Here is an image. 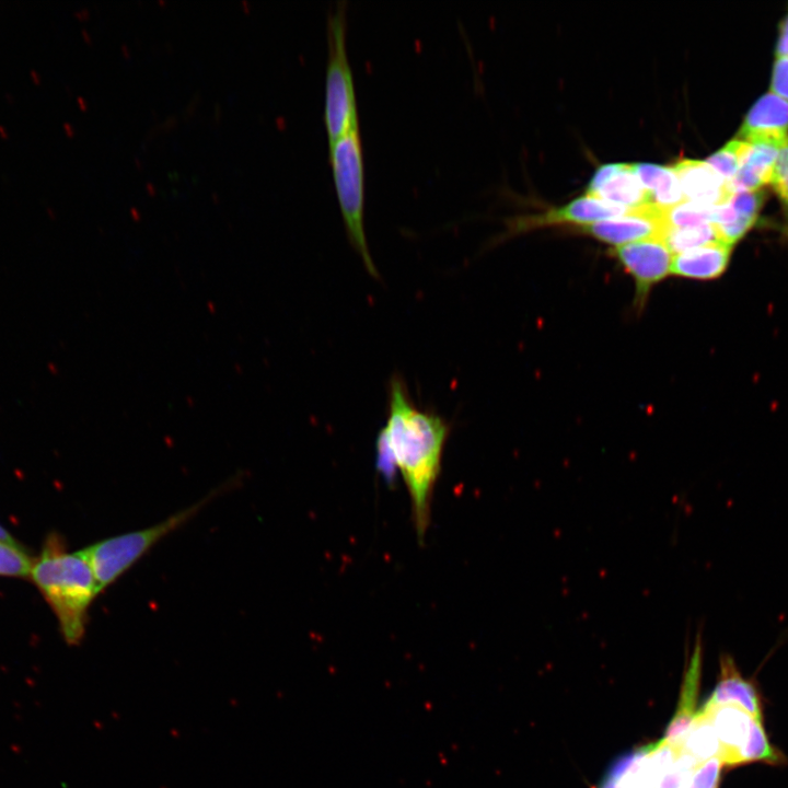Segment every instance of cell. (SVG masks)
<instances>
[{
    "instance_id": "obj_1",
    "label": "cell",
    "mask_w": 788,
    "mask_h": 788,
    "mask_svg": "<svg viewBox=\"0 0 788 788\" xmlns=\"http://www.w3.org/2000/svg\"><path fill=\"white\" fill-rule=\"evenodd\" d=\"M449 432V424L442 417L420 409L413 402L402 378L391 379L387 421L379 434L406 485L419 538L429 525L430 502Z\"/></svg>"
},
{
    "instance_id": "obj_2",
    "label": "cell",
    "mask_w": 788,
    "mask_h": 788,
    "mask_svg": "<svg viewBox=\"0 0 788 788\" xmlns=\"http://www.w3.org/2000/svg\"><path fill=\"white\" fill-rule=\"evenodd\" d=\"M30 577L56 615L66 644L79 646L85 636L89 609L100 593L82 551L68 552L61 538L50 534Z\"/></svg>"
},
{
    "instance_id": "obj_3",
    "label": "cell",
    "mask_w": 788,
    "mask_h": 788,
    "mask_svg": "<svg viewBox=\"0 0 788 788\" xmlns=\"http://www.w3.org/2000/svg\"><path fill=\"white\" fill-rule=\"evenodd\" d=\"M227 486L215 489L195 505L158 524L107 537L82 549L93 571L100 593L118 580L163 537L189 521L222 490H227Z\"/></svg>"
},
{
    "instance_id": "obj_4",
    "label": "cell",
    "mask_w": 788,
    "mask_h": 788,
    "mask_svg": "<svg viewBox=\"0 0 788 788\" xmlns=\"http://www.w3.org/2000/svg\"><path fill=\"white\" fill-rule=\"evenodd\" d=\"M327 65L324 123L331 146L340 136L359 127L356 90L347 53V2L339 0L326 20Z\"/></svg>"
},
{
    "instance_id": "obj_5",
    "label": "cell",
    "mask_w": 788,
    "mask_h": 788,
    "mask_svg": "<svg viewBox=\"0 0 788 788\" xmlns=\"http://www.w3.org/2000/svg\"><path fill=\"white\" fill-rule=\"evenodd\" d=\"M336 194L350 245L361 257L368 273L379 278L371 258L363 224L364 163L359 127L352 128L329 146Z\"/></svg>"
},
{
    "instance_id": "obj_6",
    "label": "cell",
    "mask_w": 788,
    "mask_h": 788,
    "mask_svg": "<svg viewBox=\"0 0 788 788\" xmlns=\"http://www.w3.org/2000/svg\"><path fill=\"white\" fill-rule=\"evenodd\" d=\"M613 254L636 282V300L640 305L650 288L670 271L671 252L661 236L617 246Z\"/></svg>"
},
{
    "instance_id": "obj_7",
    "label": "cell",
    "mask_w": 788,
    "mask_h": 788,
    "mask_svg": "<svg viewBox=\"0 0 788 788\" xmlns=\"http://www.w3.org/2000/svg\"><path fill=\"white\" fill-rule=\"evenodd\" d=\"M663 211L647 205L617 219L582 225L581 230L612 245L661 236L665 230Z\"/></svg>"
},
{
    "instance_id": "obj_8",
    "label": "cell",
    "mask_w": 788,
    "mask_h": 788,
    "mask_svg": "<svg viewBox=\"0 0 788 788\" xmlns=\"http://www.w3.org/2000/svg\"><path fill=\"white\" fill-rule=\"evenodd\" d=\"M738 136L752 142L788 143V101L769 92L760 97L748 112Z\"/></svg>"
},
{
    "instance_id": "obj_9",
    "label": "cell",
    "mask_w": 788,
    "mask_h": 788,
    "mask_svg": "<svg viewBox=\"0 0 788 788\" xmlns=\"http://www.w3.org/2000/svg\"><path fill=\"white\" fill-rule=\"evenodd\" d=\"M684 197L706 206L728 204L734 190L730 181L719 175L707 162L680 159L671 167Z\"/></svg>"
},
{
    "instance_id": "obj_10",
    "label": "cell",
    "mask_w": 788,
    "mask_h": 788,
    "mask_svg": "<svg viewBox=\"0 0 788 788\" xmlns=\"http://www.w3.org/2000/svg\"><path fill=\"white\" fill-rule=\"evenodd\" d=\"M633 211L635 210H630L623 206L586 194L584 196H581L571 202L560 208L551 210L540 217L515 220L511 225V229L517 232L519 230H525V228L555 223H577L587 225L604 218L624 216Z\"/></svg>"
},
{
    "instance_id": "obj_11",
    "label": "cell",
    "mask_w": 788,
    "mask_h": 788,
    "mask_svg": "<svg viewBox=\"0 0 788 788\" xmlns=\"http://www.w3.org/2000/svg\"><path fill=\"white\" fill-rule=\"evenodd\" d=\"M711 721L720 743L722 765H739V754L746 742L752 716L734 705H704L702 709Z\"/></svg>"
},
{
    "instance_id": "obj_12",
    "label": "cell",
    "mask_w": 788,
    "mask_h": 788,
    "mask_svg": "<svg viewBox=\"0 0 788 788\" xmlns=\"http://www.w3.org/2000/svg\"><path fill=\"white\" fill-rule=\"evenodd\" d=\"M705 705H734L755 719L762 720V706L757 691L752 682L742 676L729 654L720 657L719 680Z\"/></svg>"
},
{
    "instance_id": "obj_13",
    "label": "cell",
    "mask_w": 788,
    "mask_h": 788,
    "mask_svg": "<svg viewBox=\"0 0 788 788\" xmlns=\"http://www.w3.org/2000/svg\"><path fill=\"white\" fill-rule=\"evenodd\" d=\"M733 246L721 241L676 254L670 271L676 276L711 280L720 277L728 268Z\"/></svg>"
},
{
    "instance_id": "obj_14",
    "label": "cell",
    "mask_w": 788,
    "mask_h": 788,
    "mask_svg": "<svg viewBox=\"0 0 788 788\" xmlns=\"http://www.w3.org/2000/svg\"><path fill=\"white\" fill-rule=\"evenodd\" d=\"M702 651V640L699 635H697L694 650L690 659V664L685 671L676 711L668 726L664 738L662 739L664 742L675 748L680 746L685 732L696 716L695 706L700 685Z\"/></svg>"
},
{
    "instance_id": "obj_15",
    "label": "cell",
    "mask_w": 788,
    "mask_h": 788,
    "mask_svg": "<svg viewBox=\"0 0 788 788\" xmlns=\"http://www.w3.org/2000/svg\"><path fill=\"white\" fill-rule=\"evenodd\" d=\"M781 148L770 142L750 143L738 173L730 181L733 190H760L763 185L768 184Z\"/></svg>"
},
{
    "instance_id": "obj_16",
    "label": "cell",
    "mask_w": 788,
    "mask_h": 788,
    "mask_svg": "<svg viewBox=\"0 0 788 788\" xmlns=\"http://www.w3.org/2000/svg\"><path fill=\"white\" fill-rule=\"evenodd\" d=\"M633 167L640 183L649 193L650 205L667 210L686 200L671 167L649 163L633 164Z\"/></svg>"
},
{
    "instance_id": "obj_17",
    "label": "cell",
    "mask_w": 788,
    "mask_h": 788,
    "mask_svg": "<svg viewBox=\"0 0 788 788\" xmlns=\"http://www.w3.org/2000/svg\"><path fill=\"white\" fill-rule=\"evenodd\" d=\"M630 210L650 205L649 193L640 183L633 164H624L593 195Z\"/></svg>"
},
{
    "instance_id": "obj_18",
    "label": "cell",
    "mask_w": 788,
    "mask_h": 788,
    "mask_svg": "<svg viewBox=\"0 0 788 788\" xmlns=\"http://www.w3.org/2000/svg\"><path fill=\"white\" fill-rule=\"evenodd\" d=\"M679 749L691 754L700 764L720 754V743L708 716L702 710L696 712L694 720L685 732Z\"/></svg>"
},
{
    "instance_id": "obj_19",
    "label": "cell",
    "mask_w": 788,
    "mask_h": 788,
    "mask_svg": "<svg viewBox=\"0 0 788 788\" xmlns=\"http://www.w3.org/2000/svg\"><path fill=\"white\" fill-rule=\"evenodd\" d=\"M662 239L671 253L680 254L708 243L720 241L714 223L687 228H668Z\"/></svg>"
},
{
    "instance_id": "obj_20",
    "label": "cell",
    "mask_w": 788,
    "mask_h": 788,
    "mask_svg": "<svg viewBox=\"0 0 788 788\" xmlns=\"http://www.w3.org/2000/svg\"><path fill=\"white\" fill-rule=\"evenodd\" d=\"M749 762H766L769 764L785 762L783 754L769 743L762 720L754 717L751 720L746 742L739 754V764Z\"/></svg>"
},
{
    "instance_id": "obj_21",
    "label": "cell",
    "mask_w": 788,
    "mask_h": 788,
    "mask_svg": "<svg viewBox=\"0 0 788 788\" xmlns=\"http://www.w3.org/2000/svg\"><path fill=\"white\" fill-rule=\"evenodd\" d=\"M715 206H706L694 201H683L663 211L665 229L687 228L712 223Z\"/></svg>"
},
{
    "instance_id": "obj_22",
    "label": "cell",
    "mask_w": 788,
    "mask_h": 788,
    "mask_svg": "<svg viewBox=\"0 0 788 788\" xmlns=\"http://www.w3.org/2000/svg\"><path fill=\"white\" fill-rule=\"evenodd\" d=\"M750 143L734 139L707 158V163L725 179L731 181L738 173Z\"/></svg>"
},
{
    "instance_id": "obj_23",
    "label": "cell",
    "mask_w": 788,
    "mask_h": 788,
    "mask_svg": "<svg viewBox=\"0 0 788 788\" xmlns=\"http://www.w3.org/2000/svg\"><path fill=\"white\" fill-rule=\"evenodd\" d=\"M32 558L19 543L0 541V576L25 578L31 576Z\"/></svg>"
},
{
    "instance_id": "obj_24",
    "label": "cell",
    "mask_w": 788,
    "mask_h": 788,
    "mask_svg": "<svg viewBox=\"0 0 788 788\" xmlns=\"http://www.w3.org/2000/svg\"><path fill=\"white\" fill-rule=\"evenodd\" d=\"M649 744L621 755L612 763L598 788H618L633 766L647 754Z\"/></svg>"
},
{
    "instance_id": "obj_25",
    "label": "cell",
    "mask_w": 788,
    "mask_h": 788,
    "mask_svg": "<svg viewBox=\"0 0 788 788\" xmlns=\"http://www.w3.org/2000/svg\"><path fill=\"white\" fill-rule=\"evenodd\" d=\"M769 184L778 196L788 221V143L780 149L777 155Z\"/></svg>"
},
{
    "instance_id": "obj_26",
    "label": "cell",
    "mask_w": 788,
    "mask_h": 788,
    "mask_svg": "<svg viewBox=\"0 0 788 788\" xmlns=\"http://www.w3.org/2000/svg\"><path fill=\"white\" fill-rule=\"evenodd\" d=\"M766 195L763 190H738L734 192L730 204L737 215L756 221Z\"/></svg>"
},
{
    "instance_id": "obj_27",
    "label": "cell",
    "mask_w": 788,
    "mask_h": 788,
    "mask_svg": "<svg viewBox=\"0 0 788 788\" xmlns=\"http://www.w3.org/2000/svg\"><path fill=\"white\" fill-rule=\"evenodd\" d=\"M721 766L722 764L718 757L702 763L683 788H718Z\"/></svg>"
},
{
    "instance_id": "obj_28",
    "label": "cell",
    "mask_w": 788,
    "mask_h": 788,
    "mask_svg": "<svg viewBox=\"0 0 788 788\" xmlns=\"http://www.w3.org/2000/svg\"><path fill=\"white\" fill-rule=\"evenodd\" d=\"M772 93L788 101V57L777 58L772 73Z\"/></svg>"
},
{
    "instance_id": "obj_29",
    "label": "cell",
    "mask_w": 788,
    "mask_h": 788,
    "mask_svg": "<svg viewBox=\"0 0 788 788\" xmlns=\"http://www.w3.org/2000/svg\"><path fill=\"white\" fill-rule=\"evenodd\" d=\"M622 165L623 163H614L605 164L599 167L589 183L587 194L593 196L602 187V185L622 167Z\"/></svg>"
},
{
    "instance_id": "obj_30",
    "label": "cell",
    "mask_w": 788,
    "mask_h": 788,
    "mask_svg": "<svg viewBox=\"0 0 788 788\" xmlns=\"http://www.w3.org/2000/svg\"><path fill=\"white\" fill-rule=\"evenodd\" d=\"M776 56L777 58L788 57V15L780 24Z\"/></svg>"
},
{
    "instance_id": "obj_31",
    "label": "cell",
    "mask_w": 788,
    "mask_h": 788,
    "mask_svg": "<svg viewBox=\"0 0 788 788\" xmlns=\"http://www.w3.org/2000/svg\"><path fill=\"white\" fill-rule=\"evenodd\" d=\"M0 541L7 542V543H16V541L13 538V536L0 525Z\"/></svg>"
}]
</instances>
